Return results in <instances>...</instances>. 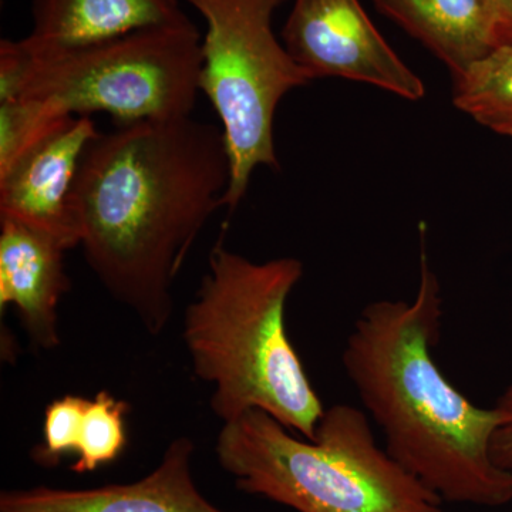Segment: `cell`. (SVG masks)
Instances as JSON below:
<instances>
[{
    "label": "cell",
    "mask_w": 512,
    "mask_h": 512,
    "mask_svg": "<svg viewBox=\"0 0 512 512\" xmlns=\"http://www.w3.org/2000/svg\"><path fill=\"white\" fill-rule=\"evenodd\" d=\"M229 178L221 127L192 116L117 126L87 147L73 188L84 259L150 335L167 328L175 278Z\"/></svg>",
    "instance_id": "obj_1"
},
{
    "label": "cell",
    "mask_w": 512,
    "mask_h": 512,
    "mask_svg": "<svg viewBox=\"0 0 512 512\" xmlns=\"http://www.w3.org/2000/svg\"><path fill=\"white\" fill-rule=\"evenodd\" d=\"M420 238L416 296L369 303L343 349V369L400 467L443 503L503 507L512 503V474L491 456L501 414L458 392L434 360L443 298L424 224Z\"/></svg>",
    "instance_id": "obj_2"
},
{
    "label": "cell",
    "mask_w": 512,
    "mask_h": 512,
    "mask_svg": "<svg viewBox=\"0 0 512 512\" xmlns=\"http://www.w3.org/2000/svg\"><path fill=\"white\" fill-rule=\"evenodd\" d=\"M225 231L184 313L192 369L214 384L211 409L222 423L262 410L313 440L326 409L285 328L286 302L303 262L291 256L251 261L227 248Z\"/></svg>",
    "instance_id": "obj_3"
},
{
    "label": "cell",
    "mask_w": 512,
    "mask_h": 512,
    "mask_svg": "<svg viewBox=\"0 0 512 512\" xmlns=\"http://www.w3.org/2000/svg\"><path fill=\"white\" fill-rule=\"evenodd\" d=\"M215 451L238 490L298 512H443L441 498L377 446L367 414L350 404L326 409L313 440L249 410L222 426Z\"/></svg>",
    "instance_id": "obj_4"
},
{
    "label": "cell",
    "mask_w": 512,
    "mask_h": 512,
    "mask_svg": "<svg viewBox=\"0 0 512 512\" xmlns=\"http://www.w3.org/2000/svg\"><path fill=\"white\" fill-rule=\"evenodd\" d=\"M202 35L191 22L37 55L0 42V101L36 99L66 116L107 114L117 126L190 117L200 94Z\"/></svg>",
    "instance_id": "obj_5"
},
{
    "label": "cell",
    "mask_w": 512,
    "mask_h": 512,
    "mask_svg": "<svg viewBox=\"0 0 512 512\" xmlns=\"http://www.w3.org/2000/svg\"><path fill=\"white\" fill-rule=\"evenodd\" d=\"M205 22L200 92L214 107L231 167L224 207L228 218L247 195L258 167L281 170L275 114L282 99L312 82L274 30L288 0H183Z\"/></svg>",
    "instance_id": "obj_6"
},
{
    "label": "cell",
    "mask_w": 512,
    "mask_h": 512,
    "mask_svg": "<svg viewBox=\"0 0 512 512\" xmlns=\"http://www.w3.org/2000/svg\"><path fill=\"white\" fill-rule=\"evenodd\" d=\"M282 43L311 80L339 77L409 101L426 96L423 80L394 52L359 0H295Z\"/></svg>",
    "instance_id": "obj_7"
},
{
    "label": "cell",
    "mask_w": 512,
    "mask_h": 512,
    "mask_svg": "<svg viewBox=\"0 0 512 512\" xmlns=\"http://www.w3.org/2000/svg\"><path fill=\"white\" fill-rule=\"evenodd\" d=\"M92 117H72L0 173V217L82 244L73 188L87 147L99 136Z\"/></svg>",
    "instance_id": "obj_8"
},
{
    "label": "cell",
    "mask_w": 512,
    "mask_h": 512,
    "mask_svg": "<svg viewBox=\"0 0 512 512\" xmlns=\"http://www.w3.org/2000/svg\"><path fill=\"white\" fill-rule=\"evenodd\" d=\"M194 441L178 437L156 470L128 484L87 490L40 485L0 494V512H225L204 497L192 477Z\"/></svg>",
    "instance_id": "obj_9"
},
{
    "label": "cell",
    "mask_w": 512,
    "mask_h": 512,
    "mask_svg": "<svg viewBox=\"0 0 512 512\" xmlns=\"http://www.w3.org/2000/svg\"><path fill=\"white\" fill-rule=\"evenodd\" d=\"M69 245L12 218L0 217V306L12 305L36 349L60 345L57 306L72 288Z\"/></svg>",
    "instance_id": "obj_10"
},
{
    "label": "cell",
    "mask_w": 512,
    "mask_h": 512,
    "mask_svg": "<svg viewBox=\"0 0 512 512\" xmlns=\"http://www.w3.org/2000/svg\"><path fill=\"white\" fill-rule=\"evenodd\" d=\"M190 20L183 0H32V30L22 42L49 55Z\"/></svg>",
    "instance_id": "obj_11"
},
{
    "label": "cell",
    "mask_w": 512,
    "mask_h": 512,
    "mask_svg": "<svg viewBox=\"0 0 512 512\" xmlns=\"http://www.w3.org/2000/svg\"><path fill=\"white\" fill-rule=\"evenodd\" d=\"M377 10L446 64L451 77L501 45L488 0H373Z\"/></svg>",
    "instance_id": "obj_12"
},
{
    "label": "cell",
    "mask_w": 512,
    "mask_h": 512,
    "mask_svg": "<svg viewBox=\"0 0 512 512\" xmlns=\"http://www.w3.org/2000/svg\"><path fill=\"white\" fill-rule=\"evenodd\" d=\"M453 103L481 126L512 137V43L453 77Z\"/></svg>",
    "instance_id": "obj_13"
},
{
    "label": "cell",
    "mask_w": 512,
    "mask_h": 512,
    "mask_svg": "<svg viewBox=\"0 0 512 512\" xmlns=\"http://www.w3.org/2000/svg\"><path fill=\"white\" fill-rule=\"evenodd\" d=\"M127 402L117 399L107 390H101L87 402L80 429L77 461L72 471L86 474L113 463L127 444Z\"/></svg>",
    "instance_id": "obj_14"
},
{
    "label": "cell",
    "mask_w": 512,
    "mask_h": 512,
    "mask_svg": "<svg viewBox=\"0 0 512 512\" xmlns=\"http://www.w3.org/2000/svg\"><path fill=\"white\" fill-rule=\"evenodd\" d=\"M72 117L42 100L0 101V173Z\"/></svg>",
    "instance_id": "obj_15"
},
{
    "label": "cell",
    "mask_w": 512,
    "mask_h": 512,
    "mask_svg": "<svg viewBox=\"0 0 512 512\" xmlns=\"http://www.w3.org/2000/svg\"><path fill=\"white\" fill-rule=\"evenodd\" d=\"M87 402L82 396L66 394L47 406L43 441L32 453L39 466H59L66 454L76 453Z\"/></svg>",
    "instance_id": "obj_16"
},
{
    "label": "cell",
    "mask_w": 512,
    "mask_h": 512,
    "mask_svg": "<svg viewBox=\"0 0 512 512\" xmlns=\"http://www.w3.org/2000/svg\"><path fill=\"white\" fill-rule=\"evenodd\" d=\"M495 407L501 420L491 443V456L501 470L512 474V384L501 394Z\"/></svg>",
    "instance_id": "obj_17"
},
{
    "label": "cell",
    "mask_w": 512,
    "mask_h": 512,
    "mask_svg": "<svg viewBox=\"0 0 512 512\" xmlns=\"http://www.w3.org/2000/svg\"><path fill=\"white\" fill-rule=\"evenodd\" d=\"M497 20L501 45L512 43V0H488Z\"/></svg>",
    "instance_id": "obj_18"
}]
</instances>
